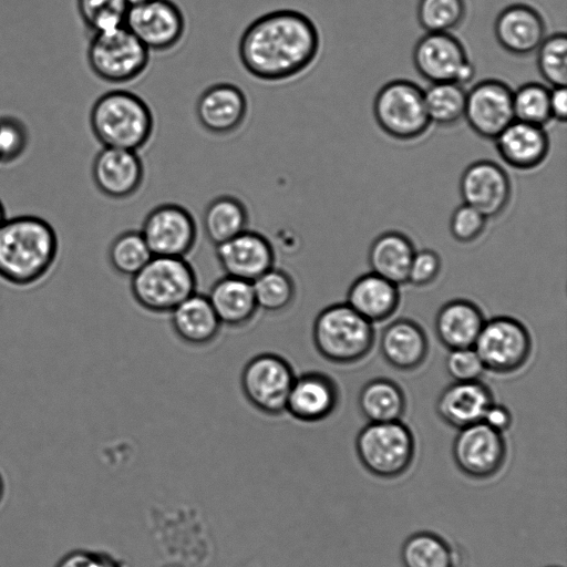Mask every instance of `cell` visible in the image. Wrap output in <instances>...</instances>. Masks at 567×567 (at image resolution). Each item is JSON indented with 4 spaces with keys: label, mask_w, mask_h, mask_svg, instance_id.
<instances>
[{
    "label": "cell",
    "mask_w": 567,
    "mask_h": 567,
    "mask_svg": "<svg viewBox=\"0 0 567 567\" xmlns=\"http://www.w3.org/2000/svg\"><path fill=\"white\" fill-rule=\"evenodd\" d=\"M321 39L316 23L292 9L267 12L252 20L238 41L245 71L264 83L290 82L316 62Z\"/></svg>",
    "instance_id": "cell-1"
},
{
    "label": "cell",
    "mask_w": 567,
    "mask_h": 567,
    "mask_svg": "<svg viewBox=\"0 0 567 567\" xmlns=\"http://www.w3.org/2000/svg\"><path fill=\"white\" fill-rule=\"evenodd\" d=\"M59 249L54 228L45 219L23 215L0 225V278L14 286H30L53 266Z\"/></svg>",
    "instance_id": "cell-2"
},
{
    "label": "cell",
    "mask_w": 567,
    "mask_h": 567,
    "mask_svg": "<svg viewBox=\"0 0 567 567\" xmlns=\"http://www.w3.org/2000/svg\"><path fill=\"white\" fill-rule=\"evenodd\" d=\"M90 126L103 147L138 152L152 140L155 118L142 96L117 89L103 93L93 103Z\"/></svg>",
    "instance_id": "cell-3"
},
{
    "label": "cell",
    "mask_w": 567,
    "mask_h": 567,
    "mask_svg": "<svg viewBox=\"0 0 567 567\" xmlns=\"http://www.w3.org/2000/svg\"><path fill=\"white\" fill-rule=\"evenodd\" d=\"M312 340L318 353L326 360L351 364L370 352L374 329L348 303H336L326 307L316 317Z\"/></svg>",
    "instance_id": "cell-4"
},
{
    "label": "cell",
    "mask_w": 567,
    "mask_h": 567,
    "mask_svg": "<svg viewBox=\"0 0 567 567\" xmlns=\"http://www.w3.org/2000/svg\"><path fill=\"white\" fill-rule=\"evenodd\" d=\"M196 274L182 257L153 256L131 277L135 301L153 313H169L177 305L196 292Z\"/></svg>",
    "instance_id": "cell-5"
},
{
    "label": "cell",
    "mask_w": 567,
    "mask_h": 567,
    "mask_svg": "<svg viewBox=\"0 0 567 567\" xmlns=\"http://www.w3.org/2000/svg\"><path fill=\"white\" fill-rule=\"evenodd\" d=\"M355 451L369 473L390 480L410 468L415 455V441L411 430L400 420L369 422L357 435Z\"/></svg>",
    "instance_id": "cell-6"
},
{
    "label": "cell",
    "mask_w": 567,
    "mask_h": 567,
    "mask_svg": "<svg viewBox=\"0 0 567 567\" xmlns=\"http://www.w3.org/2000/svg\"><path fill=\"white\" fill-rule=\"evenodd\" d=\"M92 72L112 84H125L140 79L147 70L151 52L125 27L93 33L86 49Z\"/></svg>",
    "instance_id": "cell-7"
},
{
    "label": "cell",
    "mask_w": 567,
    "mask_h": 567,
    "mask_svg": "<svg viewBox=\"0 0 567 567\" xmlns=\"http://www.w3.org/2000/svg\"><path fill=\"white\" fill-rule=\"evenodd\" d=\"M373 115L379 127L399 141L419 138L431 125L423 90L408 80L390 81L378 91Z\"/></svg>",
    "instance_id": "cell-8"
},
{
    "label": "cell",
    "mask_w": 567,
    "mask_h": 567,
    "mask_svg": "<svg viewBox=\"0 0 567 567\" xmlns=\"http://www.w3.org/2000/svg\"><path fill=\"white\" fill-rule=\"evenodd\" d=\"M296 378L291 364L281 355L265 352L252 357L244 367L240 385L247 401L259 412L280 415Z\"/></svg>",
    "instance_id": "cell-9"
},
{
    "label": "cell",
    "mask_w": 567,
    "mask_h": 567,
    "mask_svg": "<svg viewBox=\"0 0 567 567\" xmlns=\"http://www.w3.org/2000/svg\"><path fill=\"white\" fill-rule=\"evenodd\" d=\"M485 370L506 374L522 368L532 351L526 327L511 317L485 321L473 346Z\"/></svg>",
    "instance_id": "cell-10"
},
{
    "label": "cell",
    "mask_w": 567,
    "mask_h": 567,
    "mask_svg": "<svg viewBox=\"0 0 567 567\" xmlns=\"http://www.w3.org/2000/svg\"><path fill=\"white\" fill-rule=\"evenodd\" d=\"M124 25L152 52H168L186 33V19L172 0H148L130 6Z\"/></svg>",
    "instance_id": "cell-11"
},
{
    "label": "cell",
    "mask_w": 567,
    "mask_h": 567,
    "mask_svg": "<svg viewBox=\"0 0 567 567\" xmlns=\"http://www.w3.org/2000/svg\"><path fill=\"white\" fill-rule=\"evenodd\" d=\"M452 456L464 475L487 480L503 468L507 445L503 433L481 421L458 429L452 444Z\"/></svg>",
    "instance_id": "cell-12"
},
{
    "label": "cell",
    "mask_w": 567,
    "mask_h": 567,
    "mask_svg": "<svg viewBox=\"0 0 567 567\" xmlns=\"http://www.w3.org/2000/svg\"><path fill=\"white\" fill-rule=\"evenodd\" d=\"M140 231L153 256L185 258L197 239L193 215L176 203H164L150 210Z\"/></svg>",
    "instance_id": "cell-13"
},
{
    "label": "cell",
    "mask_w": 567,
    "mask_h": 567,
    "mask_svg": "<svg viewBox=\"0 0 567 567\" xmlns=\"http://www.w3.org/2000/svg\"><path fill=\"white\" fill-rule=\"evenodd\" d=\"M464 118L475 134L494 140L515 120L513 90L496 79L476 83L466 92Z\"/></svg>",
    "instance_id": "cell-14"
},
{
    "label": "cell",
    "mask_w": 567,
    "mask_h": 567,
    "mask_svg": "<svg viewBox=\"0 0 567 567\" xmlns=\"http://www.w3.org/2000/svg\"><path fill=\"white\" fill-rule=\"evenodd\" d=\"M458 189L463 203L487 219L499 216L512 195L508 174L501 165L488 159L470 164L461 175Z\"/></svg>",
    "instance_id": "cell-15"
},
{
    "label": "cell",
    "mask_w": 567,
    "mask_h": 567,
    "mask_svg": "<svg viewBox=\"0 0 567 567\" xmlns=\"http://www.w3.org/2000/svg\"><path fill=\"white\" fill-rule=\"evenodd\" d=\"M92 178L96 188L112 199H126L140 192L145 167L138 152L102 147L92 163Z\"/></svg>",
    "instance_id": "cell-16"
},
{
    "label": "cell",
    "mask_w": 567,
    "mask_h": 567,
    "mask_svg": "<svg viewBox=\"0 0 567 567\" xmlns=\"http://www.w3.org/2000/svg\"><path fill=\"white\" fill-rule=\"evenodd\" d=\"M412 60L417 73L430 83H457L470 62L465 48L450 32H426L416 41Z\"/></svg>",
    "instance_id": "cell-17"
},
{
    "label": "cell",
    "mask_w": 567,
    "mask_h": 567,
    "mask_svg": "<svg viewBox=\"0 0 567 567\" xmlns=\"http://www.w3.org/2000/svg\"><path fill=\"white\" fill-rule=\"evenodd\" d=\"M249 104L245 92L227 82L205 89L197 99L195 112L200 126L209 134L227 136L245 123Z\"/></svg>",
    "instance_id": "cell-18"
},
{
    "label": "cell",
    "mask_w": 567,
    "mask_h": 567,
    "mask_svg": "<svg viewBox=\"0 0 567 567\" xmlns=\"http://www.w3.org/2000/svg\"><path fill=\"white\" fill-rule=\"evenodd\" d=\"M216 257L225 275L252 282L274 267L275 251L261 234L246 229L216 246Z\"/></svg>",
    "instance_id": "cell-19"
},
{
    "label": "cell",
    "mask_w": 567,
    "mask_h": 567,
    "mask_svg": "<svg viewBox=\"0 0 567 567\" xmlns=\"http://www.w3.org/2000/svg\"><path fill=\"white\" fill-rule=\"evenodd\" d=\"M339 391L336 382L318 371L296 375L290 388L286 412L301 422H319L337 408Z\"/></svg>",
    "instance_id": "cell-20"
},
{
    "label": "cell",
    "mask_w": 567,
    "mask_h": 567,
    "mask_svg": "<svg viewBox=\"0 0 567 567\" xmlns=\"http://www.w3.org/2000/svg\"><path fill=\"white\" fill-rule=\"evenodd\" d=\"M494 34L505 51L523 56L537 50L546 37V25L536 9L515 3L498 13L494 22Z\"/></svg>",
    "instance_id": "cell-21"
},
{
    "label": "cell",
    "mask_w": 567,
    "mask_h": 567,
    "mask_svg": "<svg viewBox=\"0 0 567 567\" xmlns=\"http://www.w3.org/2000/svg\"><path fill=\"white\" fill-rule=\"evenodd\" d=\"M495 148L508 166L529 171L548 155L550 142L543 126L514 120L495 138Z\"/></svg>",
    "instance_id": "cell-22"
},
{
    "label": "cell",
    "mask_w": 567,
    "mask_h": 567,
    "mask_svg": "<svg viewBox=\"0 0 567 567\" xmlns=\"http://www.w3.org/2000/svg\"><path fill=\"white\" fill-rule=\"evenodd\" d=\"M493 402L489 388L480 380L455 381L440 393L435 410L446 424L462 429L481 422Z\"/></svg>",
    "instance_id": "cell-23"
},
{
    "label": "cell",
    "mask_w": 567,
    "mask_h": 567,
    "mask_svg": "<svg viewBox=\"0 0 567 567\" xmlns=\"http://www.w3.org/2000/svg\"><path fill=\"white\" fill-rule=\"evenodd\" d=\"M427 337L419 323L411 319H398L388 324L380 338V352L394 369L411 371L425 360Z\"/></svg>",
    "instance_id": "cell-24"
},
{
    "label": "cell",
    "mask_w": 567,
    "mask_h": 567,
    "mask_svg": "<svg viewBox=\"0 0 567 567\" xmlns=\"http://www.w3.org/2000/svg\"><path fill=\"white\" fill-rule=\"evenodd\" d=\"M484 322V316L474 302L454 299L437 311L434 330L440 342L449 350L472 348Z\"/></svg>",
    "instance_id": "cell-25"
},
{
    "label": "cell",
    "mask_w": 567,
    "mask_h": 567,
    "mask_svg": "<svg viewBox=\"0 0 567 567\" xmlns=\"http://www.w3.org/2000/svg\"><path fill=\"white\" fill-rule=\"evenodd\" d=\"M169 313L174 333L193 347L213 342L221 327L207 296L197 292L183 300Z\"/></svg>",
    "instance_id": "cell-26"
},
{
    "label": "cell",
    "mask_w": 567,
    "mask_h": 567,
    "mask_svg": "<svg viewBox=\"0 0 567 567\" xmlns=\"http://www.w3.org/2000/svg\"><path fill=\"white\" fill-rule=\"evenodd\" d=\"M346 303L371 323L380 322L396 311L400 292L398 285L369 272L351 284Z\"/></svg>",
    "instance_id": "cell-27"
},
{
    "label": "cell",
    "mask_w": 567,
    "mask_h": 567,
    "mask_svg": "<svg viewBox=\"0 0 567 567\" xmlns=\"http://www.w3.org/2000/svg\"><path fill=\"white\" fill-rule=\"evenodd\" d=\"M207 298L220 323L233 328L248 324L258 310L252 282L227 275L213 284Z\"/></svg>",
    "instance_id": "cell-28"
},
{
    "label": "cell",
    "mask_w": 567,
    "mask_h": 567,
    "mask_svg": "<svg viewBox=\"0 0 567 567\" xmlns=\"http://www.w3.org/2000/svg\"><path fill=\"white\" fill-rule=\"evenodd\" d=\"M415 251L413 243L404 234L383 233L372 241L369 248L368 260L371 272L398 286L405 284Z\"/></svg>",
    "instance_id": "cell-29"
},
{
    "label": "cell",
    "mask_w": 567,
    "mask_h": 567,
    "mask_svg": "<svg viewBox=\"0 0 567 567\" xmlns=\"http://www.w3.org/2000/svg\"><path fill=\"white\" fill-rule=\"evenodd\" d=\"M249 215L244 202L233 195L212 199L204 209L203 229L215 246L248 229Z\"/></svg>",
    "instance_id": "cell-30"
},
{
    "label": "cell",
    "mask_w": 567,
    "mask_h": 567,
    "mask_svg": "<svg viewBox=\"0 0 567 567\" xmlns=\"http://www.w3.org/2000/svg\"><path fill=\"white\" fill-rule=\"evenodd\" d=\"M358 404L369 422H390L402 417L406 403L398 383L385 378H377L361 388Z\"/></svg>",
    "instance_id": "cell-31"
},
{
    "label": "cell",
    "mask_w": 567,
    "mask_h": 567,
    "mask_svg": "<svg viewBox=\"0 0 567 567\" xmlns=\"http://www.w3.org/2000/svg\"><path fill=\"white\" fill-rule=\"evenodd\" d=\"M400 558L403 567H458L460 556L442 536L432 532H416L402 544Z\"/></svg>",
    "instance_id": "cell-32"
},
{
    "label": "cell",
    "mask_w": 567,
    "mask_h": 567,
    "mask_svg": "<svg viewBox=\"0 0 567 567\" xmlns=\"http://www.w3.org/2000/svg\"><path fill=\"white\" fill-rule=\"evenodd\" d=\"M424 92L429 120L439 126H453L464 118L466 91L455 82L431 83Z\"/></svg>",
    "instance_id": "cell-33"
},
{
    "label": "cell",
    "mask_w": 567,
    "mask_h": 567,
    "mask_svg": "<svg viewBox=\"0 0 567 567\" xmlns=\"http://www.w3.org/2000/svg\"><path fill=\"white\" fill-rule=\"evenodd\" d=\"M258 309L278 313L288 309L296 297V285L285 270L271 267L252 281Z\"/></svg>",
    "instance_id": "cell-34"
},
{
    "label": "cell",
    "mask_w": 567,
    "mask_h": 567,
    "mask_svg": "<svg viewBox=\"0 0 567 567\" xmlns=\"http://www.w3.org/2000/svg\"><path fill=\"white\" fill-rule=\"evenodd\" d=\"M153 257L140 230L117 235L109 247V261L115 272L133 277Z\"/></svg>",
    "instance_id": "cell-35"
},
{
    "label": "cell",
    "mask_w": 567,
    "mask_h": 567,
    "mask_svg": "<svg viewBox=\"0 0 567 567\" xmlns=\"http://www.w3.org/2000/svg\"><path fill=\"white\" fill-rule=\"evenodd\" d=\"M549 91L537 82L525 83L513 91L515 120L545 127L551 121Z\"/></svg>",
    "instance_id": "cell-36"
},
{
    "label": "cell",
    "mask_w": 567,
    "mask_h": 567,
    "mask_svg": "<svg viewBox=\"0 0 567 567\" xmlns=\"http://www.w3.org/2000/svg\"><path fill=\"white\" fill-rule=\"evenodd\" d=\"M536 65L540 76L553 86L567 84V35L556 32L546 35L537 48Z\"/></svg>",
    "instance_id": "cell-37"
},
{
    "label": "cell",
    "mask_w": 567,
    "mask_h": 567,
    "mask_svg": "<svg viewBox=\"0 0 567 567\" xmlns=\"http://www.w3.org/2000/svg\"><path fill=\"white\" fill-rule=\"evenodd\" d=\"M464 0H420L416 18L425 32H450L464 20Z\"/></svg>",
    "instance_id": "cell-38"
},
{
    "label": "cell",
    "mask_w": 567,
    "mask_h": 567,
    "mask_svg": "<svg viewBox=\"0 0 567 567\" xmlns=\"http://www.w3.org/2000/svg\"><path fill=\"white\" fill-rule=\"evenodd\" d=\"M128 7L126 0H76L80 18L92 34L124 25Z\"/></svg>",
    "instance_id": "cell-39"
},
{
    "label": "cell",
    "mask_w": 567,
    "mask_h": 567,
    "mask_svg": "<svg viewBox=\"0 0 567 567\" xmlns=\"http://www.w3.org/2000/svg\"><path fill=\"white\" fill-rule=\"evenodd\" d=\"M28 144L29 131L24 122L12 115L0 116V164L20 158Z\"/></svg>",
    "instance_id": "cell-40"
},
{
    "label": "cell",
    "mask_w": 567,
    "mask_h": 567,
    "mask_svg": "<svg viewBox=\"0 0 567 567\" xmlns=\"http://www.w3.org/2000/svg\"><path fill=\"white\" fill-rule=\"evenodd\" d=\"M486 221L484 215L463 203L451 215L450 233L460 243H471L482 235Z\"/></svg>",
    "instance_id": "cell-41"
},
{
    "label": "cell",
    "mask_w": 567,
    "mask_h": 567,
    "mask_svg": "<svg viewBox=\"0 0 567 567\" xmlns=\"http://www.w3.org/2000/svg\"><path fill=\"white\" fill-rule=\"evenodd\" d=\"M445 367L449 374L458 382L478 380L485 370L473 347L450 350Z\"/></svg>",
    "instance_id": "cell-42"
},
{
    "label": "cell",
    "mask_w": 567,
    "mask_h": 567,
    "mask_svg": "<svg viewBox=\"0 0 567 567\" xmlns=\"http://www.w3.org/2000/svg\"><path fill=\"white\" fill-rule=\"evenodd\" d=\"M441 258L431 249L415 251L410 265L406 282L415 287L432 284L441 271Z\"/></svg>",
    "instance_id": "cell-43"
},
{
    "label": "cell",
    "mask_w": 567,
    "mask_h": 567,
    "mask_svg": "<svg viewBox=\"0 0 567 567\" xmlns=\"http://www.w3.org/2000/svg\"><path fill=\"white\" fill-rule=\"evenodd\" d=\"M55 567H124V565L104 551L75 549L64 555Z\"/></svg>",
    "instance_id": "cell-44"
},
{
    "label": "cell",
    "mask_w": 567,
    "mask_h": 567,
    "mask_svg": "<svg viewBox=\"0 0 567 567\" xmlns=\"http://www.w3.org/2000/svg\"><path fill=\"white\" fill-rule=\"evenodd\" d=\"M482 421L492 429L503 433L512 424V414L506 406L493 402L485 411Z\"/></svg>",
    "instance_id": "cell-45"
},
{
    "label": "cell",
    "mask_w": 567,
    "mask_h": 567,
    "mask_svg": "<svg viewBox=\"0 0 567 567\" xmlns=\"http://www.w3.org/2000/svg\"><path fill=\"white\" fill-rule=\"evenodd\" d=\"M549 110L551 120L565 122L567 117V89L553 86L549 91Z\"/></svg>",
    "instance_id": "cell-46"
},
{
    "label": "cell",
    "mask_w": 567,
    "mask_h": 567,
    "mask_svg": "<svg viewBox=\"0 0 567 567\" xmlns=\"http://www.w3.org/2000/svg\"><path fill=\"white\" fill-rule=\"evenodd\" d=\"M6 210L2 202L0 200V225L6 220Z\"/></svg>",
    "instance_id": "cell-47"
},
{
    "label": "cell",
    "mask_w": 567,
    "mask_h": 567,
    "mask_svg": "<svg viewBox=\"0 0 567 567\" xmlns=\"http://www.w3.org/2000/svg\"><path fill=\"white\" fill-rule=\"evenodd\" d=\"M3 496H4V482H3L2 475L0 474V503L3 499Z\"/></svg>",
    "instance_id": "cell-48"
},
{
    "label": "cell",
    "mask_w": 567,
    "mask_h": 567,
    "mask_svg": "<svg viewBox=\"0 0 567 567\" xmlns=\"http://www.w3.org/2000/svg\"><path fill=\"white\" fill-rule=\"evenodd\" d=\"M145 1H148V0H126L128 6L138 4V3L145 2Z\"/></svg>",
    "instance_id": "cell-49"
},
{
    "label": "cell",
    "mask_w": 567,
    "mask_h": 567,
    "mask_svg": "<svg viewBox=\"0 0 567 567\" xmlns=\"http://www.w3.org/2000/svg\"><path fill=\"white\" fill-rule=\"evenodd\" d=\"M551 567H554V566H551Z\"/></svg>",
    "instance_id": "cell-50"
}]
</instances>
